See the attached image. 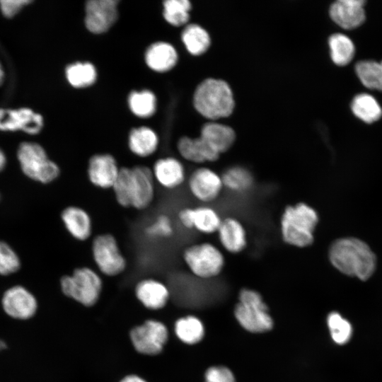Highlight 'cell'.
Masks as SVG:
<instances>
[{
    "label": "cell",
    "mask_w": 382,
    "mask_h": 382,
    "mask_svg": "<svg viewBox=\"0 0 382 382\" xmlns=\"http://www.w3.org/2000/svg\"><path fill=\"white\" fill-rule=\"evenodd\" d=\"M128 105L131 111L139 117H149L156 109V98L149 90L132 91L128 96Z\"/></svg>",
    "instance_id": "obj_33"
},
{
    "label": "cell",
    "mask_w": 382,
    "mask_h": 382,
    "mask_svg": "<svg viewBox=\"0 0 382 382\" xmlns=\"http://www.w3.org/2000/svg\"><path fill=\"white\" fill-rule=\"evenodd\" d=\"M328 256L332 265L341 272L366 280L376 269V259L366 243L355 238L333 242Z\"/></svg>",
    "instance_id": "obj_2"
},
{
    "label": "cell",
    "mask_w": 382,
    "mask_h": 382,
    "mask_svg": "<svg viewBox=\"0 0 382 382\" xmlns=\"http://www.w3.org/2000/svg\"><path fill=\"white\" fill-rule=\"evenodd\" d=\"M18 158L24 174L42 184H49L60 175V168L50 159L44 148L35 142L22 143L18 151Z\"/></svg>",
    "instance_id": "obj_8"
},
{
    "label": "cell",
    "mask_w": 382,
    "mask_h": 382,
    "mask_svg": "<svg viewBox=\"0 0 382 382\" xmlns=\"http://www.w3.org/2000/svg\"><path fill=\"white\" fill-rule=\"evenodd\" d=\"M177 149L183 158L195 164L215 162L220 156L200 136L197 138L181 137Z\"/></svg>",
    "instance_id": "obj_22"
},
{
    "label": "cell",
    "mask_w": 382,
    "mask_h": 382,
    "mask_svg": "<svg viewBox=\"0 0 382 382\" xmlns=\"http://www.w3.org/2000/svg\"><path fill=\"white\" fill-rule=\"evenodd\" d=\"M363 0H338L332 4L330 16L332 20L346 30L354 29L365 21Z\"/></svg>",
    "instance_id": "obj_20"
},
{
    "label": "cell",
    "mask_w": 382,
    "mask_h": 382,
    "mask_svg": "<svg viewBox=\"0 0 382 382\" xmlns=\"http://www.w3.org/2000/svg\"><path fill=\"white\" fill-rule=\"evenodd\" d=\"M129 337L134 349L138 354L156 357L163 350L168 339V331L162 322L147 319L131 328Z\"/></svg>",
    "instance_id": "obj_10"
},
{
    "label": "cell",
    "mask_w": 382,
    "mask_h": 382,
    "mask_svg": "<svg viewBox=\"0 0 382 382\" xmlns=\"http://www.w3.org/2000/svg\"><path fill=\"white\" fill-rule=\"evenodd\" d=\"M182 258L188 270L195 277L203 279L218 277L226 265L222 250L209 241L186 246L182 253Z\"/></svg>",
    "instance_id": "obj_6"
},
{
    "label": "cell",
    "mask_w": 382,
    "mask_h": 382,
    "mask_svg": "<svg viewBox=\"0 0 382 382\" xmlns=\"http://www.w3.org/2000/svg\"><path fill=\"white\" fill-rule=\"evenodd\" d=\"M238 300L234 313L243 328L251 332H264L272 329V319L259 292L252 289H242Z\"/></svg>",
    "instance_id": "obj_7"
},
{
    "label": "cell",
    "mask_w": 382,
    "mask_h": 382,
    "mask_svg": "<svg viewBox=\"0 0 382 382\" xmlns=\"http://www.w3.org/2000/svg\"><path fill=\"white\" fill-rule=\"evenodd\" d=\"M318 221L316 209L303 202L286 205L279 219L282 241L298 248L310 246L314 241V232Z\"/></svg>",
    "instance_id": "obj_3"
},
{
    "label": "cell",
    "mask_w": 382,
    "mask_h": 382,
    "mask_svg": "<svg viewBox=\"0 0 382 382\" xmlns=\"http://www.w3.org/2000/svg\"><path fill=\"white\" fill-rule=\"evenodd\" d=\"M193 102L197 110L210 119L227 117L234 108L230 86L224 81L216 79H207L197 87Z\"/></svg>",
    "instance_id": "obj_5"
},
{
    "label": "cell",
    "mask_w": 382,
    "mask_h": 382,
    "mask_svg": "<svg viewBox=\"0 0 382 382\" xmlns=\"http://www.w3.org/2000/svg\"><path fill=\"white\" fill-rule=\"evenodd\" d=\"M216 234L221 248L228 253L240 254L248 247L247 230L241 220L236 216L223 218Z\"/></svg>",
    "instance_id": "obj_16"
},
{
    "label": "cell",
    "mask_w": 382,
    "mask_h": 382,
    "mask_svg": "<svg viewBox=\"0 0 382 382\" xmlns=\"http://www.w3.org/2000/svg\"><path fill=\"white\" fill-rule=\"evenodd\" d=\"M6 163V158L2 152V151L0 149V170H1L5 165Z\"/></svg>",
    "instance_id": "obj_41"
},
{
    "label": "cell",
    "mask_w": 382,
    "mask_h": 382,
    "mask_svg": "<svg viewBox=\"0 0 382 382\" xmlns=\"http://www.w3.org/2000/svg\"><path fill=\"white\" fill-rule=\"evenodd\" d=\"M144 233L151 239L170 238L174 233L173 221L168 214H161L145 226Z\"/></svg>",
    "instance_id": "obj_36"
},
{
    "label": "cell",
    "mask_w": 382,
    "mask_h": 382,
    "mask_svg": "<svg viewBox=\"0 0 382 382\" xmlns=\"http://www.w3.org/2000/svg\"><path fill=\"white\" fill-rule=\"evenodd\" d=\"M30 3H31L30 0H1L0 8L5 17L12 18Z\"/></svg>",
    "instance_id": "obj_39"
},
{
    "label": "cell",
    "mask_w": 382,
    "mask_h": 382,
    "mask_svg": "<svg viewBox=\"0 0 382 382\" xmlns=\"http://www.w3.org/2000/svg\"><path fill=\"white\" fill-rule=\"evenodd\" d=\"M117 0H90L85 5V25L91 33L106 32L118 17Z\"/></svg>",
    "instance_id": "obj_14"
},
{
    "label": "cell",
    "mask_w": 382,
    "mask_h": 382,
    "mask_svg": "<svg viewBox=\"0 0 382 382\" xmlns=\"http://www.w3.org/2000/svg\"><path fill=\"white\" fill-rule=\"evenodd\" d=\"M200 137L220 155L233 146L236 139L232 128L215 122L205 124L201 130Z\"/></svg>",
    "instance_id": "obj_24"
},
{
    "label": "cell",
    "mask_w": 382,
    "mask_h": 382,
    "mask_svg": "<svg viewBox=\"0 0 382 382\" xmlns=\"http://www.w3.org/2000/svg\"><path fill=\"white\" fill-rule=\"evenodd\" d=\"M158 138L149 127H139L131 130L128 137V146L137 156L146 158L154 154L158 149Z\"/></svg>",
    "instance_id": "obj_25"
},
{
    "label": "cell",
    "mask_w": 382,
    "mask_h": 382,
    "mask_svg": "<svg viewBox=\"0 0 382 382\" xmlns=\"http://www.w3.org/2000/svg\"><path fill=\"white\" fill-rule=\"evenodd\" d=\"M205 382H236L233 373L224 366H212L205 373Z\"/></svg>",
    "instance_id": "obj_38"
},
{
    "label": "cell",
    "mask_w": 382,
    "mask_h": 382,
    "mask_svg": "<svg viewBox=\"0 0 382 382\" xmlns=\"http://www.w3.org/2000/svg\"><path fill=\"white\" fill-rule=\"evenodd\" d=\"M60 218L66 231L75 240L86 241L91 236L92 219L83 208L76 205L67 206L61 212Z\"/></svg>",
    "instance_id": "obj_21"
},
{
    "label": "cell",
    "mask_w": 382,
    "mask_h": 382,
    "mask_svg": "<svg viewBox=\"0 0 382 382\" xmlns=\"http://www.w3.org/2000/svg\"><path fill=\"white\" fill-rule=\"evenodd\" d=\"M91 255L98 270L105 276H118L127 268V260L116 238L111 233H100L93 238Z\"/></svg>",
    "instance_id": "obj_9"
},
{
    "label": "cell",
    "mask_w": 382,
    "mask_h": 382,
    "mask_svg": "<svg viewBox=\"0 0 382 382\" xmlns=\"http://www.w3.org/2000/svg\"><path fill=\"white\" fill-rule=\"evenodd\" d=\"M4 71L2 69V66H1V63H0V86L1 85V83L4 81Z\"/></svg>",
    "instance_id": "obj_42"
},
{
    "label": "cell",
    "mask_w": 382,
    "mask_h": 382,
    "mask_svg": "<svg viewBox=\"0 0 382 382\" xmlns=\"http://www.w3.org/2000/svg\"><path fill=\"white\" fill-rule=\"evenodd\" d=\"M181 37L188 52L195 55L205 52L210 44L208 33L197 24L187 25L183 30Z\"/></svg>",
    "instance_id": "obj_32"
},
{
    "label": "cell",
    "mask_w": 382,
    "mask_h": 382,
    "mask_svg": "<svg viewBox=\"0 0 382 382\" xmlns=\"http://www.w3.org/2000/svg\"><path fill=\"white\" fill-rule=\"evenodd\" d=\"M62 294L85 308H92L99 301L103 288V279L88 267L75 268L70 274L59 279Z\"/></svg>",
    "instance_id": "obj_4"
},
{
    "label": "cell",
    "mask_w": 382,
    "mask_h": 382,
    "mask_svg": "<svg viewBox=\"0 0 382 382\" xmlns=\"http://www.w3.org/2000/svg\"><path fill=\"white\" fill-rule=\"evenodd\" d=\"M328 326L332 340L338 345L347 343L352 334L351 324L337 312L330 313L327 318Z\"/></svg>",
    "instance_id": "obj_35"
},
{
    "label": "cell",
    "mask_w": 382,
    "mask_h": 382,
    "mask_svg": "<svg viewBox=\"0 0 382 382\" xmlns=\"http://www.w3.org/2000/svg\"><path fill=\"white\" fill-rule=\"evenodd\" d=\"M0 199H1V196H0Z\"/></svg>",
    "instance_id": "obj_43"
},
{
    "label": "cell",
    "mask_w": 382,
    "mask_h": 382,
    "mask_svg": "<svg viewBox=\"0 0 382 382\" xmlns=\"http://www.w3.org/2000/svg\"><path fill=\"white\" fill-rule=\"evenodd\" d=\"M134 291L140 303L151 311H157L164 308L170 296L167 285L152 277L139 280L134 286Z\"/></svg>",
    "instance_id": "obj_19"
},
{
    "label": "cell",
    "mask_w": 382,
    "mask_h": 382,
    "mask_svg": "<svg viewBox=\"0 0 382 382\" xmlns=\"http://www.w3.org/2000/svg\"><path fill=\"white\" fill-rule=\"evenodd\" d=\"M355 71L362 84L372 90L382 91V61L363 60L355 65Z\"/></svg>",
    "instance_id": "obj_29"
},
{
    "label": "cell",
    "mask_w": 382,
    "mask_h": 382,
    "mask_svg": "<svg viewBox=\"0 0 382 382\" xmlns=\"http://www.w3.org/2000/svg\"><path fill=\"white\" fill-rule=\"evenodd\" d=\"M190 8L188 0H166L163 1V15L168 23L179 26L188 21Z\"/></svg>",
    "instance_id": "obj_34"
},
{
    "label": "cell",
    "mask_w": 382,
    "mask_h": 382,
    "mask_svg": "<svg viewBox=\"0 0 382 382\" xmlns=\"http://www.w3.org/2000/svg\"><path fill=\"white\" fill-rule=\"evenodd\" d=\"M1 306L4 313L11 318L25 321L36 315L39 304L33 291L23 285L16 284L4 291Z\"/></svg>",
    "instance_id": "obj_12"
},
{
    "label": "cell",
    "mask_w": 382,
    "mask_h": 382,
    "mask_svg": "<svg viewBox=\"0 0 382 382\" xmlns=\"http://www.w3.org/2000/svg\"><path fill=\"white\" fill-rule=\"evenodd\" d=\"M178 61L174 47L166 42H156L146 50L145 62L152 70L164 72L172 69Z\"/></svg>",
    "instance_id": "obj_23"
},
{
    "label": "cell",
    "mask_w": 382,
    "mask_h": 382,
    "mask_svg": "<svg viewBox=\"0 0 382 382\" xmlns=\"http://www.w3.org/2000/svg\"><path fill=\"white\" fill-rule=\"evenodd\" d=\"M332 62L338 66L348 64L354 55V45L349 37L341 33L331 35L328 40Z\"/></svg>",
    "instance_id": "obj_30"
},
{
    "label": "cell",
    "mask_w": 382,
    "mask_h": 382,
    "mask_svg": "<svg viewBox=\"0 0 382 382\" xmlns=\"http://www.w3.org/2000/svg\"><path fill=\"white\" fill-rule=\"evenodd\" d=\"M190 194L201 204L216 201L224 190L221 174L207 166L195 168L187 178Z\"/></svg>",
    "instance_id": "obj_11"
},
{
    "label": "cell",
    "mask_w": 382,
    "mask_h": 382,
    "mask_svg": "<svg viewBox=\"0 0 382 382\" xmlns=\"http://www.w3.org/2000/svg\"><path fill=\"white\" fill-rule=\"evenodd\" d=\"M224 190L236 194L242 195L251 190L255 180L252 173L241 166H232L221 174Z\"/></svg>",
    "instance_id": "obj_26"
},
{
    "label": "cell",
    "mask_w": 382,
    "mask_h": 382,
    "mask_svg": "<svg viewBox=\"0 0 382 382\" xmlns=\"http://www.w3.org/2000/svg\"><path fill=\"white\" fill-rule=\"evenodd\" d=\"M119 382H147L143 377L135 374H130L122 377Z\"/></svg>",
    "instance_id": "obj_40"
},
{
    "label": "cell",
    "mask_w": 382,
    "mask_h": 382,
    "mask_svg": "<svg viewBox=\"0 0 382 382\" xmlns=\"http://www.w3.org/2000/svg\"><path fill=\"white\" fill-rule=\"evenodd\" d=\"M42 127V116L30 108H0V130H22L30 134H36L41 131Z\"/></svg>",
    "instance_id": "obj_17"
},
{
    "label": "cell",
    "mask_w": 382,
    "mask_h": 382,
    "mask_svg": "<svg viewBox=\"0 0 382 382\" xmlns=\"http://www.w3.org/2000/svg\"><path fill=\"white\" fill-rule=\"evenodd\" d=\"M112 190L120 206L137 210L147 209L156 195V181L151 168L145 166L120 168Z\"/></svg>",
    "instance_id": "obj_1"
},
{
    "label": "cell",
    "mask_w": 382,
    "mask_h": 382,
    "mask_svg": "<svg viewBox=\"0 0 382 382\" xmlns=\"http://www.w3.org/2000/svg\"><path fill=\"white\" fill-rule=\"evenodd\" d=\"M20 261L11 248L0 241V275H9L18 271Z\"/></svg>",
    "instance_id": "obj_37"
},
{
    "label": "cell",
    "mask_w": 382,
    "mask_h": 382,
    "mask_svg": "<svg viewBox=\"0 0 382 382\" xmlns=\"http://www.w3.org/2000/svg\"><path fill=\"white\" fill-rule=\"evenodd\" d=\"M174 330L178 338L187 345L199 342L204 334L202 323L192 316L178 319L174 325Z\"/></svg>",
    "instance_id": "obj_28"
},
{
    "label": "cell",
    "mask_w": 382,
    "mask_h": 382,
    "mask_svg": "<svg viewBox=\"0 0 382 382\" xmlns=\"http://www.w3.org/2000/svg\"><path fill=\"white\" fill-rule=\"evenodd\" d=\"M222 219L209 204L183 207L178 213V219L183 228L204 235L216 234Z\"/></svg>",
    "instance_id": "obj_13"
},
{
    "label": "cell",
    "mask_w": 382,
    "mask_h": 382,
    "mask_svg": "<svg viewBox=\"0 0 382 382\" xmlns=\"http://www.w3.org/2000/svg\"><path fill=\"white\" fill-rule=\"evenodd\" d=\"M66 77L75 88H84L92 85L96 80L97 72L90 62H76L66 68Z\"/></svg>",
    "instance_id": "obj_31"
},
{
    "label": "cell",
    "mask_w": 382,
    "mask_h": 382,
    "mask_svg": "<svg viewBox=\"0 0 382 382\" xmlns=\"http://www.w3.org/2000/svg\"><path fill=\"white\" fill-rule=\"evenodd\" d=\"M354 115L363 122L371 124L382 116V109L377 100L371 95L361 93L356 96L351 104Z\"/></svg>",
    "instance_id": "obj_27"
},
{
    "label": "cell",
    "mask_w": 382,
    "mask_h": 382,
    "mask_svg": "<svg viewBox=\"0 0 382 382\" xmlns=\"http://www.w3.org/2000/svg\"><path fill=\"white\" fill-rule=\"evenodd\" d=\"M120 171L115 158L110 154H96L88 159L87 178L96 187L112 189Z\"/></svg>",
    "instance_id": "obj_15"
},
{
    "label": "cell",
    "mask_w": 382,
    "mask_h": 382,
    "mask_svg": "<svg viewBox=\"0 0 382 382\" xmlns=\"http://www.w3.org/2000/svg\"><path fill=\"white\" fill-rule=\"evenodd\" d=\"M151 171L156 183L168 190L180 188L187 178L183 163L173 156L163 157L156 161Z\"/></svg>",
    "instance_id": "obj_18"
}]
</instances>
